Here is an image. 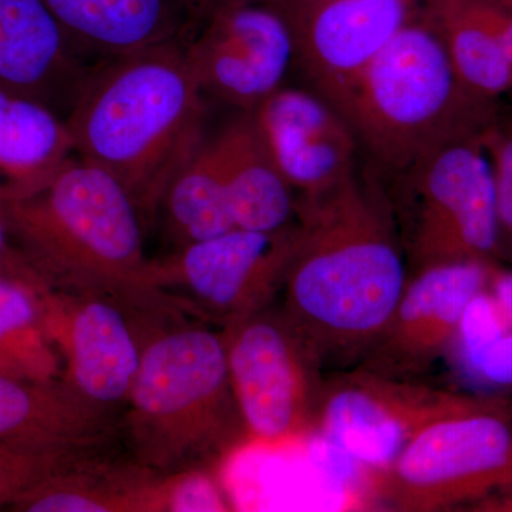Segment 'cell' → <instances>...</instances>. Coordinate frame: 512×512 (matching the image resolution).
Segmentation results:
<instances>
[{
  "label": "cell",
  "mask_w": 512,
  "mask_h": 512,
  "mask_svg": "<svg viewBox=\"0 0 512 512\" xmlns=\"http://www.w3.org/2000/svg\"><path fill=\"white\" fill-rule=\"evenodd\" d=\"M184 52L204 94L245 113L282 87L293 62L291 29L268 3L225 6L198 19Z\"/></svg>",
  "instance_id": "13"
},
{
  "label": "cell",
  "mask_w": 512,
  "mask_h": 512,
  "mask_svg": "<svg viewBox=\"0 0 512 512\" xmlns=\"http://www.w3.org/2000/svg\"><path fill=\"white\" fill-rule=\"evenodd\" d=\"M423 0H268L284 16L313 92L340 114L370 64L420 12Z\"/></svg>",
  "instance_id": "12"
},
{
  "label": "cell",
  "mask_w": 512,
  "mask_h": 512,
  "mask_svg": "<svg viewBox=\"0 0 512 512\" xmlns=\"http://www.w3.org/2000/svg\"><path fill=\"white\" fill-rule=\"evenodd\" d=\"M248 114L298 202L326 197L355 175V133L319 94L282 86Z\"/></svg>",
  "instance_id": "15"
},
{
  "label": "cell",
  "mask_w": 512,
  "mask_h": 512,
  "mask_svg": "<svg viewBox=\"0 0 512 512\" xmlns=\"http://www.w3.org/2000/svg\"><path fill=\"white\" fill-rule=\"evenodd\" d=\"M249 448L291 450L316 437L323 366L274 305L221 328Z\"/></svg>",
  "instance_id": "7"
},
{
  "label": "cell",
  "mask_w": 512,
  "mask_h": 512,
  "mask_svg": "<svg viewBox=\"0 0 512 512\" xmlns=\"http://www.w3.org/2000/svg\"><path fill=\"white\" fill-rule=\"evenodd\" d=\"M495 261L450 262L410 274L392 318L356 366L413 379L456 345L468 306L487 289Z\"/></svg>",
  "instance_id": "14"
},
{
  "label": "cell",
  "mask_w": 512,
  "mask_h": 512,
  "mask_svg": "<svg viewBox=\"0 0 512 512\" xmlns=\"http://www.w3.org/2000/svg\"><path fill=\"white\" fill-rule=\"evenodd\" d=\"M412 173V274L450 262L498 261L494 175L483 133L441 147Z\"/></svg>",
  "instance_id": "9"
},
{
  "label": "cell",
  "mask_w": 512,
  "mask_h": 512,
  "mask_svg": "<svg viewBox=\"0 0 512 512\" xmlns=\"http://www.w3.org/2000/svg\"><path fill=\"white\" fill-rule=\"evenodd\" d=\"M232 507L220 471L191 470L171 476L168 512H224L234 510Z\"/></svg>",
  "instance_id": "27"
},
{
  "label": "cell",
  "mask_w": 512,
  "mask_h": 512,
  "mask_svg": "<svg viewBox=\"0 0 512 512\" xmlns=\"http://www.w3.org/2000/svg\"><path fill=\"white\" fill-rule=\"evenodd\" d=\"M483 397L356 366L323 382L316 436L353 460L382 470L420 431L476 406Z\"/></svg>",
  "instance_id": "10"
},
{
  "label": "cell",
  "mask_w": 512,
  "mask_h": 512,
  "mask_svg": "<svg viewBox=\"0 0 512 512\" xmlns=\"http://www.w3.org/2000/svg\"><path fill=\"white\" fill-rule=\"evenodd\" d=\"M46 284L0 275V373L33 382L63 380V362L43 311Z\"/></svg>",
  "instance_id": "22"
},
{
  "label": "cell",
  "mask_w": 512,
  "mask_h": 512,
  "mask_svg": "<svg viewBox=\"0 0 512 512\" xmlns=\"http://www.w3.org/2000/svg\"><path fill=\"white\" fill-rule=\"evenodd\" d=\"M235 228L276 232L292 225L298 200L259 137L251 116L214 137Z\"/></svg>",
  "instance_id": "20"
},
{
  "label": "cell",
  "mask_w": 512,
  "mask_h": 512,
  "mask_svg": "<svg viewBox=\"0 0 512 512\" xmlns=\"http://www.w3.org/2000/svg\"><path fill=\"white\" fill-rule=\"evenodd\" d=\"M493 2L498 3V5H501L503 8L511 10L512 12V0H493Z\"/></svg>",
  "instance_id": "32"
},
{
  "label": "cell",
  "mask_w": 512,
  "mask_h": 512,
  "mask_svg": "<svg viewBox=\"0 0 512 512\" xmlns=\"http://www.w3.org/2000/svg\"><path fill=\"white\" fill-rule=\"evenodd\" d=\"M268 0H188L195 19H200L212 10L225 8V6L247 5V3H265Z\"/></svg>",
  "instance_id": "31"
},
{
  "label": "cell",
  "mask_w": 512,
  "mask_h": 512,
  "mask_svg": "<svg viewBox=\"0 0 512 512\" xmlns=\"http://www.w3.org/2000/svg\"><path fill=\"white\" fill-rule=\"evenodd\" d=\"M296 2H306V3H309V2H322V0H296Z\"/></svg>",
  "instance_id": "33"
},
{
  "label": "cell",
  "mask_w": 512,
  "mask_h": 512,
  "mask_svg": "<svg viewBox=\"0 0 512 512\" xmlns=\"http://www.w3.org/2000/svg\"><path fill=\"white\" fill-rule=\"evenodd\" d=\"M158 211H163L165 225L178 248L235 229L214 138H205L174 175Z\"/></svg>",
  "instance_id": "23"
},
{
  "label": "cell",
  "mask_w": 512,
  "mask_h": 512,
  "mask_svg": "<svg viewBox=\"0 0 512 512\" xmlns=\"http://www.w3.org/2000/svg\"><path fill=\"white\" fill-rule=\"evenodd\" d=\"M493 167L498 221V261L512 266V123L495 120L483 133Z\"/></svg>",
  "instance_id": "26"
},
{
  "label": "cell",
  "mask_w": 512,
  "mask_h": 512,
  "mask_svg": "<svg viewBox=\"0 0 512 512\" xmlns=\"http://www.w3.org/2000/svg\"><path fill=\"white\" fill-rule=\"evenodd\" d=\"M421 10L443 40L461 82L474 96L495 104L512 93L510 63L468 0H423Z\"/></svg>",
  "instance_id": "24"
},
{
  "label": "cell",
  "mask_w": 512,
  "mask_h": 512,
  "mask_svg": "<svg viewBox=\"0 0 512 512\" xmlns=\"http://www.w3.org/2000/svg\"><path fill=\"white\" fill-rule=\"evenodd\" d=\"M84 50L107 59L187 39L188 0H43Z\"/></svg>",
  "instance_id": "18"
},
{
  "label": "cell",
  "mask_w": 512,
  "mask_h": 512,
  "mask_svg": "<svg viewBox=\"0 0 512 512\" xmlns=\"http://www.w3.org/2000/svg\"><path fill=\"white\" fill-rule=\"evenodd\" d=\"M167 316L144 328L140 367L123 410L131 460L160 476L221 471L249 448L224 335L204 323L158 326Z\"/></svg>",
  "instance_id": "4"
},
{
  "label": "cell",
  "mask_w": 512,
  "mask_h": 512,
  "mask_svg": "<svg viewBox=\"0 0 512 512\" xmlns=\"http://www.w3.org/2000/svg\"><path fill=\"white\" fill-rule=\"evenodd\" d=\"M100 60L64 30L43 0H0V89L66 120Z\"/></svg>",
  "instance_id": "16"
},
{
  "label": "cell",
  "mask_w": 512,
  "mask_h": 512,
  "mask_svg": "<svg viewBox=\"0 0 512 512\" xmlns=\"http://www.w3.org/2000/svg\"><path fill=\"white\" fill-rule=\"evenodd\" d=\"M73 153L62 117L0 89V195L35 191Z\"/></svg>",
  "instance_id": "21"
},
{
  "label": "cell",
  "mask_w": 512,
  "mask_h": 512,
  "mask_svg": "<svg viewBox=\"0 0 512 512\" xmlns=\"http://www.w3.org/2000/svg\"><path fill=\"white\" fill-rule=\"evenodd\" d=\"M96 451L39 450L0 443V510H9L30 488Z\"/></svg>",
  "instance_id": "25"
},
{
  "label": "cell",
  "mask_w": 512,
  "mask_h": 512,
  "mask_svg": "<svg viewBox=\"0 0 512 512\" xmlns=\"http://www.w3.org/2000/svg\"><path fill=\"white\" fill-rule=\"evenodd\" d=\"M375 484L379 500L400 512L470 508L510 490L512 399L484 396L430 424L390 466L376 471Z\"/></svg>",
  "instance_id": "6"
},
{
  "label": "cell",
  "mask_w": 512,
  "mask_h": 512,
  "mask_svg": "<svg viewBox=\"0 0 512 512\" xmlns=\"http://www.w3.org/2000/svg\"><path fill=\"white\" fill-rule=\"evenodd\" d=\"M43 311L67 386L104 412L124 410L143 352V312L106 293L55 288L43 292Z\"/></svg>",
  "instance_id": "11"
},
{
  "label": "cell",
  "mask_w": 512,
  "mask_h": 512,
  "mask_svg": "<svg viewBox=\"0 0 512 512\" xmlns=\"http://www.w3.org/2000/svg\"><path fill=\"white\" fill-rule=\"evenodd\" d=\"M299 242V222L281 231L235 228L150 259L148 284L184 313L221 328L274 305Z\"/></svg>",
  "instance_id": "8"
},
{
  "label": "cell",
  "mask_w": 512,
  "mask_h": 512,
  "mask_svg": "<svg viewBox=\"0 0 512 512\" xmlns=\"http://www.w3.org/2000/svg\"><path fill=\"white\" fill-rule=\"evenodd\" d=\"M471 375L495 386H512V332L495 340L483 355L478 357Z\"/></svg>",
  "instance_id": "29"
},
{
  "label": "cell",
  "mask_w": 512,
  "mask_h": 512,
  "mask_svg": "<svg viewBox=\"0 0 512 512\" xmlns=\"http://www.w3.org/2000/svg\"><path fill=\"white\" fill-rule=\"evenodd\" d=\"M114 414L77 396L64 380L33 382L0 373V443L39 450H101Z\"/></svg>",
  "instance_id": "17"
},
{
  "label": "cell",
  "mask_w": 512,
  "mask_h": 512,
  "mask_svg": "<svg viewBox=\"0 0 512 512\" xmlns=\"http://www.w3.org/2000/svg\"><path fill=\"white\" fill-rule=\"evenodd\" d=\"M204 121V92L180 42L101 59L64 123L74 154L116 178L147 225L204 143Z\"/></svg>",
  "instance_id": "2"
},
{
  "label": "cell",
  "mask_w": 512,
  "mask_h": 512,
  "mask_svg": "<svg viewBox=\"0 0 512 512\" xmlns=\"http://www.w3.org/2000/svg\"><path fill=\"white\" fill-rule=\"evenodd\" d=\"M299 242L281 312L323 369L359 363L392 318L410 272L386 198L353 175L298 202Z\"/></svg>",
  "instance_id": "1"
},
{
  "label": "cell",
  "mask_w": 512,
  "mask_h": 512,
  "mask_svg": "<svg viewBox=\"0 0 512 512\" xmlns=\"http://www.w3.org/2000/svg\"><path fill=\"white\" fill-rule=\"evenodd\" d=\"M342 116L377 160L397 170H413L497 120L495 104L461 82L423 10L373 60Z\"/></svg>",
  "instance_id": "5"
},
{
  "label": "cell",
  "mask_w": 512,
  "mask_h": 512,
  "mask_svg": "<svg viewBox=\"0 0 512 512\" xmlns=\"http://www.w3.org/2000/svg\"><path fill=\"white\" fill-rule=\"evenodd\" d=\"M507 333L497 306L485 289L468 306L456 343L463 348L464 363L471 372L478 357Z\"/></svg>",
  "instance_id": "28"
},
{
  "label": "cell",
  "mask_w": 512,
  "mask_h": 512,
  "mask_svg": "<svg viewBox=\"0 0 512 512\" xmlns=\"http://www.w3.org/2000/svg\"><path fill=\"white\" fill-rule=\"evenodd\" d=\"M171 476L100 453L47 477L9 507L15 512H168Z\"/></svg>",
  "instance_id": "19"
},
{
  "label": "cell",
  "mask_w": 512,
  "mask_h": 512,
  "mask_svg": "<svg viewBox=\"0 0 512 512\" xmlns=\"http://www.w3.org/2000/svg\"><path fill=\"white\" fill-rule=\"evenodd\" d=\"M487 292L504 320L507 333L512 332V268H505L500 261H495L491 268Z\"/></svg>",
  "instance_id": "30"
},
{
  "label": "cell",
  "mask_w": 512,
  "mask_h": 512,
  "mask_svg": "<svg viewBox=\"0 0 512 512\" xmlns=\"http://www.w3.org/2000/svg\"><path fill=\"white\" fill-rule=\"evenodd\" d=\"M0 222L50 288L106 293L140 312L178 311L148 284L136 204L116 178L76 154L35 191L0 195Z\"/></svg>",
  "instance_id": "3"
}]
</instances>
